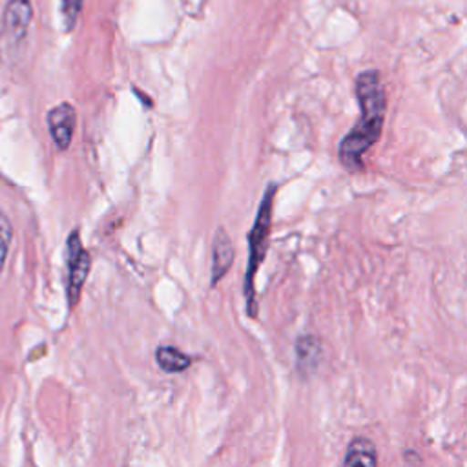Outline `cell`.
Segmentation results:
<instances>
[{
  "mask_svg": "<svg viewBox=\"0 0 467 467\" xmlns=\"http://www.w3.org/2000/svg\"><path fill=\"white\" fill-rule=\"evenodd\" d=\"M234 263V246L224 228H217L212 250V286L223 279Z\"/></svg>",
  "mask_w": 467,
  "mask_h": 467,
  "instance_id": "8992f818",
  "label": "cell"
},
{
  "mask_svg": "<svg viewBox=\"0 0 467 467\" xmlns=\"http://www.w3.org/2000/svg\"><path fill=\"white\" fill-rule=\"evenodd\" d=\"M356 95L359 120L339 144V161L348 171L361 170L363 153H367V150L379 139L383 130L387 100L379 71L367 69L359 73L356 80Z\"/></svg>",
  "mask_w": 467,
  "mask_h": 467,
  "instance_id": "6da1fadb",
  "label": "cell"
},
{
  "mask_svg": "<svg viewBox=\"0 0 467 467\" xmlns=\"http://www.w3.org/2000/svg\"><path fill=\"white\" fill-rule=\"evenodd\" d=\"M296 359L297 367L303 374H310L316 370L321 359V343L316 336L305 334L296 341Z\"/></svg>",
  "mask_w": 467,
  "mask_h": 467,
  "instance_id": "ba28073f",
  "label": "cell"
},
{
  "mask_svg": "<svg viewBox=\"0 0 467 467\" xmlns=\"http://www.w3.org/2000/svg\"><path fill=\"white\" fill-rule=\"evenodd\" d=\"M11 239H13V226L9 217L5 215V212L0 208V274L4 270L7 254H9V246H11Z\"/></svg>",
  "mask_w": 467,
  "mask_h": 467,
  "instance_id": "30bf717a",
  "label": "cell"
},
{
  "mask_svg": "<svg viewBox=\"0 0 467 467\" xmlns=\"http://www.w3.org/2000/svg\"><path fill=\"white\" fill-rule=\"evenodd\" d=\"M33 16L31 0H7L4 13V27L9 42L18 44L26 38Z\"/></svg>",
  "mask_w": 467,
  "mask_h": 467,
  "instance_id": "5b68a950",
  "label": "cell"
},
{
  "mask_svg": "<svg viewBox=\"0 0 467 467\" xmlns=\"http://www.w3.org/2000/svg\"><path fill=\"white\" fill-rule=\"evenodd\" d=\"M274 193L275 184H268L263 201L257 210V217L254 221V226L248 234V266H246V277H244V296H246V308L250 316H255V292H254V277L259 268V265L265 259L266 246H268V234H270V219H272V204H274Z\"/></svg>",
  "mask_w": 467,
  "mask_h": 467,
  "instance_id": "7a4b0ae2",
  "label": "cell"
},
{
  "mask_svg": "<svg viewBox=\"0 0 467 467\" xmlns=\"http://www.w3.org/2000/svg\"><path fill=\"white\" fill-rule=\"evenodd\" d=\"M77 111L69 102H60L47 113L49 135L58 150H67L73 139Z\"/></svg>",
  "mask_w": 467,
  "mask_h": 467,
  "instance_id": "277c9868",
  "label": "cell"
},
{
  "mask_svg": "<svg viewBox=\"0 0 467 467\" xmlns=\"http://www.w3.org/2000/svg\"><path fill=\"white\" fill-rule=\"evenodd\" d=\"M80 9H82V0H60V11H62V18L67 31L75 27Z\"/></svg>",
  "mask_w": 467,
  "mask_h": 467,
  "instance_id": "8fae6325",
  "label": "cell"
},
{
  "mask_svg": "<svg viewBox=\"0 0 467 467\" xmlns=\"http://www.w3.org/2000/svg\"><path fill=\"white\" fill-rule=\"evenodd\" d=\"M343 467H378L376 445L365 436H356L347 445Z\"/></svg>",
  "mask_w": 467,
  "mask_h": 467,
  "instance_id": "52a82bcc",
  "label": "cell"
},
{
  "mask_svg": "<svg viewBox=\"0 0 467 467\" xmlns=\"http://www.w3.org/2000/svg\"><path fill=\"white\" fill-rule=\"evenodd\" d=\"M89 265H91V259L80 243L78 230H73L67 237V286H66V292H67L69 308H75V305L80 299L82 286L89 274Z\"/></svg>",
  "mask_w": 467,
  "mask_h": 467,
  "instance_id": "3957f363",
  "label": "cell"
},
{
  "mask_svg": "<svg viewBox=\"0 0 467 467\" xmlns=\"http://www.w3.org/2000/svg\"><path fill=\"white\" fill-rule=\"evenodd\" d=\"M155 361H157V365H159L164 372H168V374L182 372V370H186V368L192 365L190 356H186L184 352H181L179 348L170 347V345L159 347V348L155 350Z\"/></svg>",
  "mask_w": 467,
  "mask_h": 467,
  "instance_id": "9c48e42d",
  "label": "cell"
}]
</instances>
